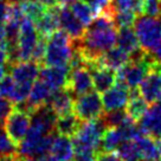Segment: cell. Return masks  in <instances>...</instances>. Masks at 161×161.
Instances as JSON below:
<instances>
[{"label":"cell","mask_w":161,"mask_h":161,"mask_svg":"<svg viewBox=\"0 0 161 161\" xmlns=\"http://www.w3.org/2000/svg\"><path fill=\"white\" fill-rule=\"evenodd\" d=\"M137 14L130 8L126 10H117L116 8L115 14H114V21H115L116 27H131L135 23Z\"/></svg>","instance_id":"obj_29"},{"label":"cell","mask_w":161,"mask_h":161,"mask_svg":"<svg viewBox=\"0 0 161 161\" xmlns=\"http://www.w3.org/2000/svg\"><path fill=\"white\" fill-rule=\"evenodd\" d=\"M5 68L4 66H0V82H1V80L4 78V76H5Z\"/></svg>","instance_id":"obj_48"},{"label":"cell","mask_w":161,"mask_h":161,"mask_svg":"<svg viewBox=\"0 0 161 161\" xmlns=\"http://www.w3.org/2000/svg\"><path fill=\"white\" fill-rule=\"evenodd\" d=\"M116 44L129 55L140 49L135 31L131 27H120V30L117 31Z\"/></svg>","instance_id":"obj_23"},{"label":"cell","mask_w":161,"mask_h":161,"mask_svg":"<svg viewBox=\"0 0 161 161\" xmlns=\"http://www.w3.org/2000/svg\"><path fill=\"white\" fill-rule=\"evenodd\" d=\"M32 1H38V3H42L43 5H45L46 7H51V6L58 5L57 0H32Z\"/></svg>","instance_id":"obj_41"},{"label":"cell","mask_w":161,"mask_h":161,"mask_svg":"<svg viewBox=\"0 0 161 161\" xmlns=\"http://www.w3.org/2000/svg\"><path fill=\"white\" fill-rule=\"evenodd\" d=\"M17 153V146L7 136L5 129L0 125V156L12 155Z\"/></svg>","instance_id":"obj_31"},{"label":"cell","mask_w":161,"mask_h":161,"mask_svg":"<svg viewBox=\"0 0 161 161\" xmlns=\"http://www.w3.org/2000/svg\"><path fill=\"white\" fill-rule=\"evenodd\" d=\"M139 92L147 103H154L161 97V74L158 70L149 71L139 84Z\"/></svg>","instance_id":"obj_12"},{"label":"cell","mask_w":161,"mask_h":161,"mask_svg":"<svg viewBox=\"0 0 161 161\" xmlns=\"http://www.w3.org/2000/svg\"><path fill=\"white\" fill-rule=\"evenodd\" d=\"M52 91L53 90L43 80H40V78L36 80L33 82V84H32L27 101L30 102L31 104H33L36 108H39V107L47 103Z\"/></svg>","instance_id":"obj_22"},{"label":"cell","mask_w":161,"mask_h":161,"mask_svg":"<svg viewBox=\"0 0 161 161\" xmlns=\"http://www.w3.org/2000/svg\"><path fill=\"white\" fill-rule=\"evenodd\" d=\"M7 3H10V4H14V3H20L21 0H6Z\"/></svg>","instance_id":"obj_49"},{"label":"cell","mask_w":161,"mask_h":161,"mask_svg":"<svg viewBox=\"0 0 161 161\" xmlns=\"http://www.w3.org/2000/svg\"><path fill=\"white\" fill-rule=\"evenodd\" d=\"M74 51V39L65 31L57 30L47 38L45 56L42 64L44 66L69 65Z\"/></svg>","instance_id":"obj_1"},{"label":"cell","mask_w":161,"mask_h":161,"mask_svg":"<svg viewBox=\"0 0 161 161\" xmlns=\"http://www.w3.org/2000/svg\"><path fill=\"white\" fill-rule=\"evenodd\" d=\"M10 13V3L6 0H0V25H4L8 19Z\"/></svg>","instance_id":"obj_38"},{"label":"cell","mask_w":161,"mask_h":161,"mask_svg":"<svg viewBox=\"0 0 161 161\" xmlns=\"http://www.w3.org/2000/svg\"><path fill=\"white\" fill-rule=\"evenodd\" d=\"M115 152L121 161H141L135 141H123Z\"/></svg>","instance_id":"obj_27"},{"label":"cell","mask_w":161,"mask_h":161,"mask_svg":"<svg viewBox=\"0 0 161 161\" xmlns=\"http://www.w3.org/2000/svg\"><path fill=\"white\" fill-rule=\"evenodd\" d=\"M80 126V120L74 113H69L65 115L57 116L56 120L55 131L59 135H64L68 137H72L78 130Z\"/></svg>","instance_id":"obj_21"},{"label":"cell","mask_w":161,"mask_h":161,"mask_svg":"<svg viewBox=\"0 0 161 161\" xmlns=\"http://www.w3.org/2000/svg\"><path fill=\"white\" fill-rule=\"evenodd\" d=\"M32 84L33 83H17L15 82L14 90L12 92L10 101H12L13 103H19L21 101H25L30 95Z\"/></svg>","instance_id":"obj_32"},{"label":"cell","mask_w":161,"mask_h":161,"mask_svg":"<svg viewBox=\"0 0 161 161\" xmlns=\"http://www.w3.org/2000/svg\"><path fill=\"white\" fill-rule=\"evenodd\" d=\"M160 74H161V71H160Z\"/></svg>","instance_id":"obj_50"},{"label":"cell","mask_w":161,"mask_h":161,"mask_svg":"<svg viewBox=\"0 0 161 161\" xmlns=\"http://www.w3.org/2000/svg\"><path fill=\"white\" fill-rule=\"evenodd\" d=\"M0 161H17V153L12 155H3L0 156Z\"/></svg>","instance_id":"obj_42"},{"label":"cell","mask_w":161,"mask_h":161,"mask_svg":"<svg viewBox=\"0 0 161 161\" xmlns=\"http://www.w3.org/2000/svg\"><path fill=\"white\" fill-rule=\"evenodd\" d=\"M107 128L100 119L84 121L80 123L78 130L72 136L75 153L80 152H98L101 140Z\"/></svg>","instance_id":"obj_2"},{"label":"cell","mask_w":161,"mask_h":161,"mask_svg":"<svg viewBox=\"0 0 161 161\" xmlns=\"http://www.w3.org/2000/svg\"><path fill=\"white\" fill-rule=\"evenodd\" d=\"M98 64L101 66L110 68L113 70H119L120 68L125 65L126 63L129 62V53H127L125 50L121 47H111L108 51H106L103 55L97 59Z\"/></svg>","instance_id":"obj_18"},{"label":"cell","mask_w":161,"mask_h":161,"mask_svg":"<svg viewBox=\"0 0 161 161\" xmlns=\"http://www.w3.org/2000/svg\"><path fill=\"white\" fill-rule=\"evenodd\" d=\"M103 103L97 91L80 95L74 101L72 111L80 121L100 119L103 113Z\"/></svg>","instance_id":"obj_4"},{"label":"cell","mask_w":161,"mask_h":161,"mask_svg":"<svg viewBox=\"0 0 161 161\" xmlns=\"http://www.w3.org/2000/svg\"><path fill=\"white\" fill-rule=\"evenodd\" d=\"M134 25L140 47L146 52H152L161 43V20L148 15H140L136 18Z\"/></svg>","instance_id":"obj_3"},{"label":"cell","mask_w":161,"mask_h":161,"mask_svg":"<svg viewBox=\"0 0 161 161\" xmlns=\"http://www.w3.org/2000/svg\"><path fill=\"white\" fill-rule=\"evenodd\" d=\"M14 86H15V82L12 78V76L5 75L4 78L0 82V95L10 100L11 96H12V92L14 90Z\"/></svg>","instance_id":"obj_34"},{"label":"cell","mask_w":161,"mask_h":161,"mask_svg":"<svg viewBox=\"0 0 161 161\" xmlns=\"http://www.w3.org/2000/svg\"><path fill=\"white\" fill-rule=\"evenodd\" d=\"M50 153V155L53 156L57 161H70L75 154L72 140L68 136L59 135L56 133L51 145Z\"/></svg>","instance_id":"obj_17"},{"label":"cell","mask_w":161,"mask_h":161,"mask_svg":"<svg viewBox=\"0 0 161 161\" xmlns=\"http://www.w3.org/2000/svg\"><path fill=\"white\" fill-rule=\"evenodd\" d=\"M38 161H57V160H56L52 155H47V154H45V155L38 158Z\"/></svg>","instance_id":"obj_43"},{"label":"cell","mask_w":161,"mask_h":161,"mask_svg":"<svg viewBox=\"0 0 161 161\" xmlns=\"http://www.w3.org/2000/svg\"><path fill=\"white\" fill-rule=\"evenodd\" d=\"M21 6V10L24 12V15L26 18L31 19L33 23H36L43 15V13L46 11L45 5L38 1H32V0H21L19 3Z\"/></svg>","instance_id":"obj_26"},{"label":"cell","mask_w":161,"mask_h":161,"mask_svg":"<svg viewBox=\"0 0 161 161\" xmlns=\"http://www.w3.org/2000/svg\"><path fill=\"white\" fill-rule=\"evenodd\" d=\"M134 141L137 147L141 161H159L161 159L156 147V142L151 136L143 134Z\"/></svg>","instance_id":"obj_20"},{"label":"cell","mask_w":161,"mask_h":161,"mask_svg":"<svg viewBox=\"0 0 161 161\" xmlns=\"http://www.w3.org/2000/svg\"><path fill=\"white\" fill-rule=\"evenodd\" d=\"M151 53H152V56H153V57H154L156 60L161 62V43L158 46H156L154 50L152 51Z\"/></svg>","instance_id":"obj_40"},{"label":"cell","mask_w":161,"mask_h":161,"mask_svg":"<svg viewBox=\"0 0 161 161\" xmlns=\"http://www.w3.org/2000/svg\"><path fill=\"white\" fill-rule=\"evenodd\" d=\"M58 19L59 27H62L74 40H78L83 37L86 32V25L72 13L69 6L60 5Z\"/></svg>","instance_id":"obj_10"},{"label":"cell","mask_w":161,"mask_h":161,"mask_svg":"<svg viewBox=\"0 0 161 161\" xmlns=\"http://www.w3.org/2000/svg\"><path fill=\"white\" fill-rule=\"evenodd\" d=\"M31 125V116L18 110L13 109L8 117L5 121V131L11 141L18 146L26 136Z\"/></svg>","instance_id":"obj_6"},{"label":"cell","mask_w":161,"mask_h":161,"mask_svg":"<svg viewBox=\"0 0 161 161\" xmlns=\"http://www.w3.org/2000/svg\"><path fill=\"white\" fill-rule=\"evenodd\" d=\"M7 64V44L6 42H0V66Z\"/></svg>","instance_id":"obj_39"},{"label":"cell","mask_w":161,"mask_h":161,"mask_svg":"<svg viewBox=\"0 0 161 161\" xmlns=\"http://www.w3.org/2000/svg\"><path fill=\"white\" fill-rule=\"evenodd\" d=\"M155 142H156V147H158V151H159V154H160V158H161V137L160 139H155Z\"/></svg>","instance_id":"obj_47"},{"label":"cell","mask_w":161,"mask_h":161,"mask_svg":"<svg viewBox=\"0 0 161 161\" xmlns=\"http://www.w3.org/2000/svg\"><path fill=\"white\" fill-rule=\"evenodd\" d=\"M74 101H75L74 95L70 91L66 88H60L52 91L46 104L51 107V109L55 111L56 115L60 116L72 113Z\"/></svg>","instance_id":"obj_16"},{"label":"cell","mask_w":161,"mask_h":161,"mask_svg":"<svg viewBox=\"0 0 161 161\" xmlns=\"http://www.w3.org/2000/svg\"><path fill=\"white\" fill-rule=\"evenodd\" d=\"M88 5L90 6L94 14H101V13H110L115 14L116 7L114 5V0H84Z\"/></svg>","instance_id":"obj_30"},{"label":"cell","mask_w":161,"mask_h":161,"mask_svg":"<svg viewBox=\"0 0 161 161\" xmlns=\"http://www.w3.org/2000/svg\"><path fill=\"white\" fill-rule=\"evenodd\" d=\"M70 72L69 65L64 66H44L40 68L39 78L45 82L52 90L65 88L68 75Z\"/></svg>","instance_id":"obj_13"},{"label":"cell","mask_w":161,"mask_h":161,"mask_svg":"<svg viewBox=\"0 0 161 161\" xmlns=\"http://www.w3.org/2000/svg\"><path fill=\"white\" fill-rule=\"evenodd\" d=\"M142 14L160 18L161 15V3L160 0H143L142 5Z\"/></svg>","instance_id":"obj_33"},{"label":"cell","mask_w":161,"mask_h":161,"mask_svg":"<svg viewBox=\"0 0 161 161\" xmlns=\"http://www.w3.org/2000/svg\"><path fill=\"white\" fill-rule=\"evenodd\" d=\"M39 35L36 30L35 23L29 18H24L20 25V33L17 44V52L19 62H26L31 59Z\"/></svg>","instance_id":"obj_5"},{"label":"cell","mask_w":161,"mask_h":161,"mask_svg":"<svg viewBox=\"0 0 161 161\" xmlns=\"http://www.w3.org/2000/svg\"><path fill=\"white\" fill-rule=\"evenodd\" d=\"M40 64L33 60H26L12 64L10 66V72L12 78L17 83H33L39 77Z\"/></svg>","instance_id":"obj_14"},{"label":"cell","mask_w":161,"mask_h":161,"mask_svg":"<svg viewBox=\"0 0 161 161\" xmlns=\"http://www.w3.org/2000/svg\"><path fill=\"white\" fill-rule=\"evenodd\" d=\"M72 1H75V0H57V3L59 5H70Z\"/></svg>","instance_id":"obj_45"},{"label":"cell","mask_w":161,"mask_h":161,"mask_svg":"<svg viewBox=\"0 0 161 161\" xmlns=\"http://www.w3.org/2000/svg\"><path fill=\"white\" fill-rule=\"evenodd\" d=\"M160 3H161V0H160Z\"/></svg>","instance_id":"obj_51"},{"label":"cell","mask_w":161,"mask_h":161,"mask_svg":"<svg viewBox=\"0 0 161 161\" xmlns=\"http://www.w3.org/2000/svg\"><path fill=\"white\" fill-rule=\"evenodd\" d=\"M69 7L72 11V13L86 26L89 25L90 21L95 17L92 10L90 8V6L88 5L84 0H75V1H72L70 5H69Z\"/></svg>","instance_id":"obj_25"},{"label":"cell","mask_w":161,"mask_h":161,"mask_svg":"<svg viewBox=\"0 0 161 161\" xmlns=\"http://www.w3.org/2000/svg\"><path fill=\"white\" fill-rule=\"evenodd\" d=\"M96 161H121L116 152H97Z\"/></svg>","instance_id":"obj_37"},{"label":"cell","mask_w":161,"mask_h":161,"mask_svg":"<svg viewBox=\"0 0 161 161\" xmlns=\"http://www.w3.org/2000/svg\"><path fill=\"white\" fill-rule=\"evenodd\" d=\"M5 27L3 25H0V42H4L5 40Z\"/></svg>","instance_id":"obj_44"},{"label":"cell","mask_w":161,"mask_h":161,"mask_svg":"<svg viewBox=\"0 0 161 161\" xmlns=\"http://www.w3.org/2000/svg\"><path fill=\"white\" fill-rule=\"evenodd\" d=\"M17 161H35L31 158H25V156H19L17 154Z\"/></svg>","instance_id":"obj_46"},{"label":"cell","mask_w":161,"mask_h":161,"mask_svg":"<svg viewBox=\"0 0 161 161\" xmlns=\"http://www.w3.org/2000/svg\"><path fill=\"white\" fill-rule=\"evenodd\" d=\"M13 109H14L13 102L0 95V125L1 126L5 123L6 119L13 111Z\"/></svg>","instance_id":"obj_35"},{"label":"cell","mask_w":161,"mask_h":161,"mask_svg":"<svg viewBox=\"0 0 161 161\" xmlns=\"http://www.w3.org/2000/svg\"><path fill=\"white\" fill-rule=\"evenodd\" d=\"M129 90L127 86L115 83L110 89L103 92L102 95V103L103 109L106 111L115 110V109H123L129 100Z\"/></svg>","instance_id":"obj_11"},{"label":"cell","mask_w":161,"mask_h":161,"mask_svg":"<svg viewBox=\"0 0 161 161\" xmlns=\"http://www.w3.org/2000/svg\"><path fill=\"white\" fill-rule=\"evenodd\" d=\"M127 117L128 116H127L126 110L115 109V110H108L106 113H102L101 120L104 123L106 128H116L121 126L126 121Z\"/></svg>","instance_id":"obj_28"},{"label":"cell","mask_w":161,"mask_h":161,"mask_svg":"<svg viewBox=\"0 0 161 161\" xmlns=\"http://www.w3.org/2000/svg\"><path fill=\"white\" fill-rule=\"evenodd\" d=\"M123 141L125 140L122 137V134L117 127L116 128H107L103 133V136H102L98 151L115 152L117 149V147L120 146Z\"/></svg>","instance_id":"obj_24"},{"label":"cell","mask_w":161,"mask_h":161,"mask_svg":"<svg viewBox=\"0 0 161 161\" xmlns=\"http://www.w3.org/2000/svg\"><path fill=\"white\" fill-rule=\"evenodd\" d=\"M148 109V103L145 98L140 95L139 89H130L129 90V100L126 106L127 116L133 121H140L141 117L145 115V113Z\"/></svg>","instance_id":"obj_19"},{"label":"cell","mask_w":161,"mask_h":161,"mask_svg":"<svg viewBox=\"0 0 161 161\" xmlns=\"http://www.w3.org/2000/svg\"><path fill=\"white\" fill-rule=\"evenodd\" d=\"M65 88L74 96H80L92 91L94 83H92L91 72L86 66L71 69L68 75Z\"/></svg>","instance_id":"obj_7"},{"label":"cell","mask_w":161,"mask_h":161,"mask_svg":"<svg viewBox=\"0 0 161 161\" xmlns=\"http://www.w3.org/2000/svg\"><path fill=\"white\" fill-rule=\"evenodd\" d=\"M59 7V4L47 7L43 15L35 23L36 30L40 37L49 38L53 32L58 30V27H59V19H58Z\"/></svg>","instance_id":"obj_15"},{"label":"cell","mask_w":161,"mask_h":161,"mask_svg":"<svg viewBox=\"0 0 161 161\" xmlns=\"http://www.w3.org/2000/svg\"><path fill=\"white\" fill-rule=\"evenodd\" d=\"M97 152H80L76 153V156L70 161H96Z\"/></svg>","instance_id":"obj_36"},{"label":"cell","mask_w":161,"mask_h":161,"mask_svg":"<svg viewBox=\"0 0 161 161\" xmlns=\"http://www.w3.org/2000/svg\"><path fill=\"white\" fill-rule=\"evenodd\" d=\"M86 69L91 72L94 88L98 94H103L104 91L110 89L116 83V72L110 68L101 66L98 62L95 60L86 65Z\"/></svg>","instance_id":"obj_8"},{"label":"cell","mask_w":161,"mask_h":161,"mask_svg":"<svg viewBox=\"0 0 161 161\" xmlns=\"http://www.w3.org/2000/svg\"><path fill=\"white\" fill-rule=\"evenodd\" d=\"M140 127L146 135L154 139L161 137V97L152 103L145 115L141 117Z\"/></svg>","instance_id":"obj_9"}]
</instances>
